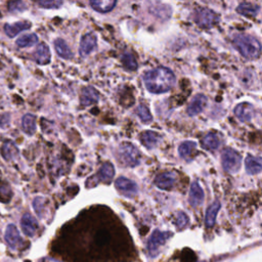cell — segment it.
Segmentation results:
<instances>
[{
    "instance_id": "cell-13",
    "label": "cell",
    "mask_w": 262,
    "mask_h": 262,
    "mask_svg": "<svg viewBox=\"0 0 262 262\" xmlns=\"http://www.w3.org/2000/svg\"><path fill=\"white\" fill-rule=\"evenodd\" d=\"M96 48V36L92 33L86 34L80 43V55L85 57L92 53Z\"/></svg>"
},
{
    "instance_id": "cell-3",
    "label": "cell",
    "mask_w": 262,
    "mask_h": 262,
    "mask_svg": "<svg viewBox=\"0 0 262 262\" xmlns=\"http://www.w3.org/2000/svg\"><path fill=\"white\" fill-rule=\"evenodd\" d=\"M119 158L124 165L129 167H135L141 162V154L139 149L130 143H124L120 146Z\"/></svg>"
},
{
    "instance_id": "cell-30",
    "label": "cell",
    "mask_w": 262,
    "mask_h": 262,
    "mask_svg": "<svg viewBox=\"0 0 262 262\" xmlns=\"http://www.w3.org/2000/svg\"><path fill=\"white\" fill-rule=\"evenodd\" d=\"M34 209L36 213L39 215L40 218H44L45 216V208H46V200L43 197H37L35 198L33 202Z\"/></svg>"
},
{
    "instance_id": "cell-20",
    "label": "cell",
    "mask_w": 262,
    "mask_h": 262,
    "mask_svg": "<svg viewBox=\"0 0 262 262\" xmlns=\"http://www.w3.org/2000/svg\"><path fill=\"white\" fill-rule=\"evenodd\" d=\"M246 170L249 174H258L262 171V159L249 155L245 161Z\"/></svg>"
},
{
    "instance_id": "cell-5",
    "label": "cell",
    "mask_w": 262,
    "mask_h": 262,
    "mask_svg": "<svg viewBox=\"0 0 262 262\" xmlns=\"http://www.w3.org/2000/svg\"><path fill=\"white\" fill-rule=\"evenodd\" d=\"M195 22L199 25L201 28L209 29L214 26L218 22L219 18L213 10L208 8H198L195 10L194 15Z\"/></svg>"
},
{
    "instance_id": "cell-35",
    "label": "cell",
    "mask_w": 262,
    "mask_h": 262,
    "mask_svg": "<svg viewBox=\"0 0 262 262\" xmlns=\"http://www.w3.org/2000/svg\"><path fill=\"white\" fill-rule=\"evenodd\" d=\"M38 3L44 8H58L63 0H38Z\"/></svg>"
},
{
    "instance_id": "cell-17",
    "label": "cell",
    "mask_w": 262,
    "mask_h": 262,
    "mask_svg": "<svg viewBox=\"0 0 262 262\" xmlns=\"http://www.w3.org/2000/svg\"><path fill=\"white\" fill-rule=\"evenodd\" d=\"M204 200V192L202 190L201 186L198 182H193L191 185V191H190V198L189 201L192 206L197 207L199 205H201Z\"/></svg>"
},
{
    "instance_id": "cell-31",
    "label": "cell",
    "mask_w": 262,
    "mask_h": 262,
    "mask_svg": "<svg viewBox=\"0 0 262 262\" xmlns=\"http://www.w3.org/2000/svg\"><path fill=\"white\" fill-rule=\"evenodd\" d=\"M16 155H18V148L16 147V146L10 142L5 143L2 146V156L6 160H10L11 158H14Z\"/></svg>"
},
{
    "instance_id": "cell-25",
    "label": "cell",
    "mask_w": 262,
    "mask_h": 262,
    "mask_svg": "<svg viewBox=\"0 0 262 262\" xmlns=\"http://www.w3.org/2000/svg\"><path fill=\"white\" fill-rule=\"evenodd\" d=\"M219 209H220V203L219 202H214L208 208L207 213H206V221H205L206 226L208 228H212L215 224L216 216H217Z\"/></svg>"
},
{
    "instance_id": "cell-14",
    "label": "cell",
    "mask_w": 262,
    "mask_h": 262,
    "mask_svg": "<svg viewBox=\"0 0 262 262\" xmlns=\"http://www.w3.org/2000/svg\"><path fill=\"white\" fill-rule=\"evenodd\" d=\"M207 104V97L203 94L196 95L188 107V114L190 116H196L201 113Z\"/></svg>"
},
{
    "instance_id": "cell-8",
    "label": "cell",
    "mask_w": 262,
    "mask_h": 262,
    "mask_svg": "<svg viewBox=\"0 0 262 262\" xmlns=\"http://www.w3.org/2000/svg\"><path fill=\"white\" fill-rule=\"evenodd\" d=\"M115 184H116V189L122 195L128 198L134 197L137 194V192H139V188H137L136 183L125 177H119L116 180Z\"/></svg>"
},
{
    "instance_id": "cell-29",
    "label": "cell",
    "mask_w": 262,
    "mask_h": 262,
    "mask_svg": "<svg viewBox=\"0 0 262 262\" xmlns=\"http://www.w3.org/2000/svg\"><path fill=\"white\" fill-rule=\"evenodd\" d=\"M37 41H38V37H37V35L35 34H29V35H25V36H22L21 38H19L17 40V45L19 47H30V46H33L37 43Z\"/></svg>"
},
{
    "instance_id": "cell-9",
    "label": "cell",
    "mask_w": 262,
    "mask_h": 262,
    "mask_svg": "<svg viewBox=\"0 0 262 262\" xmlns=\"http://www.w3.org/2000/svg\"><path fill=\"white\" fill-rule=\"evenodd\" d=\"M148 9L151 11V14L160 18L162 20H167L171 16V7L160 2L159 0H149L148 1Z\"/></svg>"
},
{
    "instance_id": "cell-19",
    "label": "cell",
    "mask_w": 262,
    "mask_h": 262,
    "mask_svg": "<svg viewBox=\"0 0 262 262\" xmlns=\"http://www.w3.org/2000/svg\"><path fill=\"white\" fill-rule=\"evenodd\" d=\"M30 27H31V24L28 22H18L12 25L7 24L4 26V32L6 33L8 37H15L19 33L30 29Z\"/></svg>"
},
{
    "instance_id": "cell-27",
    "label": "cell",
    "mask_w": 262,
    "mask_h": 262,
    "mask_svg": "<svg viewBox=\"0 0 262 262\" xmlns=\"http://www.w3.org/2000/svg\"><path fill=\"white\" fill-rule=\"evenodd\" d=\"M55 47H56V52L57 54L60 57V58H71L73 57V54L71 52L70 47L68 46V44L66 43L65 40L63 39H57L55 41Z\"/></svg>"
},
{
    "instance_id": "cell-21",
    "label": "cell",
    "mask_w": 262,
    "mask_h": 262,
    "mask_svg": "<svg viewBox=\"0 0 262 262\" xmlns=\"http://www.w3.org/2000/svg\"><path fill=\"white\" fill-rule=\"evenodd\" d=\"M161 136L154 131H145L141 134V141L147 148H154L159 144Z\"/></svg>"
},
{
    "instance_id": "cell-32",
    "label": "cell",
    "mask_w": 262,
    "mask_h": 262,
    "mask_svg": "<svg viewBox=\"0 0 262 262\" xmlns=\"http://www.w3.org/2000/svg\"><path fill=\"white\" fill-rule=\"evenodd\" d=\"M136 114L137 116H139L141 118V120L144 122V123H149L152 122L153 120V117L151 115V113H149L148 109L145 106V105H141L137 107L136 109Z\"/></svg>"
},
{
    "instance_id": "cell-12",
    "label": "cell",
    "mask_w": 262,
    "mask_h": 262,
    "mask_svg": "<svg viewBox=\"0 0 262 262\" xmlns=\"http://www.w3.org/2000/svg\"><path fill=\"white\" fill-rule=\"evenodd\" d=\"M33 58L35 59V61L37 64L39 65H47L49 61H51L52 56H51V51H49V47L44 44L41 43L38 46H37L36 51L33 55Z\"/></svg>"
},
{
    "instance_id": "cell-33",
    "label": "cell",
    "mask_w": 262,
    "mask_h": 262,
    "mask_svg": "<svg viewBox=\"0 0 262 262\" xmlns=\"http://www.w3.org/2000/svg\"><path fill=\"white\" fill-rule=\"evenodd\" d=\"M27 6L25 4L23 0H10L8 2V10L10 12H14V14H17V12H22L26 10Z\"/></svg>"
},
{
    "instance_id": "cell-1",
    "label": "cell",
    "mask_w": 262,
    "mask_h": 262,
    "mask_svg": "<svg viewBox=\"0 0 262 262\" xmlns=\"http://www.w3.org/2000/svg\"><path fill=\"white\" fill-rule=\"evenodd\" d=\"M144 81L149 92L164 93L169 91L173 87L175 83V76L168 68L160 67L147 71L144 75Z\"/></svg>"
},
{
    "instance_id": "cell-22",
    "label": "cell",
    "mask_w": 262,
    "mask_h": 262,
    "mask_svg": "<svg viewBox=\"0 0 262 262\" xmlns=\"http://www.w3.org/2000/svg\"><path fill=\"white\" fill-rule=\"evenodd\" d=\"M114 175H115L114 166L112 165L111 163H105L102 166V168L99 169L96 176L101 181H103L105 183H109V182H111L112 179H113Z\"/></svg>"
},
{
    "instance_id": "cell-26",
    "label": "cell",
    "mask_w": 262,
    "mask_h": 262,
    "mask_svg": "<svg viewBox=\"0 0 262 262\" xmlns=\"http://www.w3.org/2000/svg\"><path fill=\"white\" fill-rule=\"evenodd\" d=\"M220 145L219 137L215 133H208L203 139V147L207 151H214Z\"/></svg>"
},
{
    "instance_id": "cell-36",
    "label": "cell",
    "mask_w": 262,
    "mask_h": 262,
    "mask_svg": "<svg viewBox=\"0 0 262 262\" xmlns=\"http://www.w3.org/2000/svg\"><path fill=\"white\" fill-rule=\"evenodd\" d=\"M188 222H189L188 216H186L184 213H182V212H179L178 215H177V218H176V224H177L178 229L184 228L186 224H188Z\"/></svg>"
},
{
    "instance_id": "cell-2",
    "label": "cell",
    "mask_w": 262,
    "mask_h": 262,
    "mask_svg": "<svg viewBox=\"0 0 262 262\" xmlns=\"http://www.w3.org/2000/svg\"><path fill=\"white\" fill-rule=\"evenodd\" d=\"M234 47L247 59H255L261 55V44L255 37L247 34L236 35L233 41Z\"/></svg>"
},
{
    "instance_id": "cell-24",
    "label": "cell",
    "mask_w": 262,
    "mask_h": 262,
    "mask_svg": "<svg viewBox=\"0 0 262 262\" xmlns=\"http://www.w3.org/2000/svg\"><path fill=\"white\" fill-rule=\"evenodd\" d=\"M22 127L27 134H34L36 131V117L31 114L25 115L22 120Z\"/></svg>"
},
{
    "instance_id": "cell-16",
    "label": "cell",
    "mask_w": 262,
    "mask_h": 262,
    "mask_svg": "<svg viewBox=\"0 0 262 262\" xmlns=\"http://www.w3.org/2000/svg\"><path fill=\"white\" fill-rule=\"evenodd\" d=\"M99 98V94L97 92L96 89H94L93 87H85L83 88L82 92H81V97H80V102L81 105L83 106H91L95 103H97Z\"/></svg>"
},
{
    "instance_id": "cell-4",
    "label": "cell",
    "mask_w": 262,
    "mask_h": 262,
    "mask_svg": "<svg viewBox=\"0 0 262 262\" xmlns=\"http://www.w3.org/2000/svg\"><path fill=\"white\" fill-rule=\"evenodd\" d=\"M222 167L229 173H235L242 163L241 155L233 148H224L221 154Z\"/></svg>"
},
{
    "instance_id": "cell-7",
    "label": "cell",
    "mask_w": 262,
    "mask_h": 262,
    "mask_svg": "<svg viewBox=\"0 0 262 262\" xmlns=\"http://www.w3.org/2000/svg\"><path fill=\"white\" fill-rule=\"evenodd\" d=\"M5 242L12 250H16V249L21 247L23 239L15 224H8L7 226L5 231Z\"/></svg>"
},
{
    "instance_id": "cell-18",
    "label": "cell",
    "mask_w": 262,
    "mask_h": 262,
    "mask_svg": "<svg viewBox=\"0 0 262 262\" xmlns=\"http://www.w3.org/2000/svg\"><path fill=\"white\" fill-rule=\"evenodd\" d=\"M89 2L94 10L105 14L115 7L117 0H89Z\"/></svg>"
},
{
    "instance_id": "cell-28",
    "label": "cell",
    "mask_w": 262,
    "mask_h": 262,
    "mask_svg": "<svg viewBox=\"0 0 262 262\" xmlns=\"http://www.w3.org/2000/svg\"><path fill=\"white\" fill-rule=\"evenodd\" d=\"M236 11H238L240 15L245 16L247 18H254L258 14L259 6L249 3H242L236 8Z\"/></svg>"
},
{
    "instance_id": "cell-6",
    "label": "cell",
    "mask_w": 262,
    "mask_h": 262,
    "mask_svg": "<svg viewBox=\"0 0 262 262\" xmlns=\"http://www.w3.org/2000/svg\"><path fill=\"white\" fill-rule=\"evenodd\" d=\"M171 235L172 233L169 232L155 231L147 242V250L149 255L153 257L156 256L160 251V248L168 241L169 238H171Z\"/></svg>"
},
{
    "instance_id": "cell-10",
    "label": "cell",
    "mask_w": 262,
    "mask_h": 262,
    "mask_svg": "<svg viewBox=\"0 0 262 262\" xmlns=\"http://www.w3.org/2000/svg\"><path fill=\"white\" fill-rule=\"evenodd\" d=\"M175 182H176V174L172 171L162 173L155 179V184L157 185V188L164 191L172 190Z\"/></svg>"
},
{
    "instance_id": "cell-15",
    "label": "cell",
    "mask_w": 262,
    "mask_h": 262,
    "mask_svg": "<svg viewBox=\"0 0 262 262\" xmlns=\"http://www.w3.org/2000/svg\"><path fill=\"white\" fill-rule=\"evenodd\" d=\"M254 109L251 104L248 103H242L238 105L234 109V114L242 122H248L250 121L253 117Z\"/></svg>"
},
{
    "instance_id": "cell-23",
    "label": "cell",
    "mask_w": 262,
    "mask_h": 262,
    "mask_svg": "<svg viewBox=\"0 0 262 262\" xmlns=\"http://www.w3.org/2000/svg\"><path fill=\"white\" fill-rule=\"evenodd\" d=\"M196 149H197V144L196 143H194V142H184L178 147L179 156L182 159L189 160L196 153Z\"/></svg>"
},
{
    "instance_id": "cell-11",
    "label": "cell",
    "mask_w": 262,
    "mask_h": 262,
    "mask_svg": "<svg viewBox=\"0 0 262 262\" xmlns=\"http://www.w3.org/2000/svg\"><path fill=\"white\" fill-rule=\"evenodd\" d=\"M21 226H22V231L23 233L29 235V236H34L35 233L38 230V222L30 214H25L21 220Z\"/></svg>"
},
{
    "instance_id": "cell-34",
    "label": "cell",
    "mask_w": 262,
    "mask_h": 262,
    "mask_svg": "<svg viewBox=\"0 0 262 262\" xmlns=\"http://www.w3.org/2000/svg\"><path fill=\"white\" fill-rule=\"evenodd\" d=\"M123 65L129 71H134L137 69V63L134 58V57L130 54H125L122 57Z\"/></svg>"
}]
</instances>
